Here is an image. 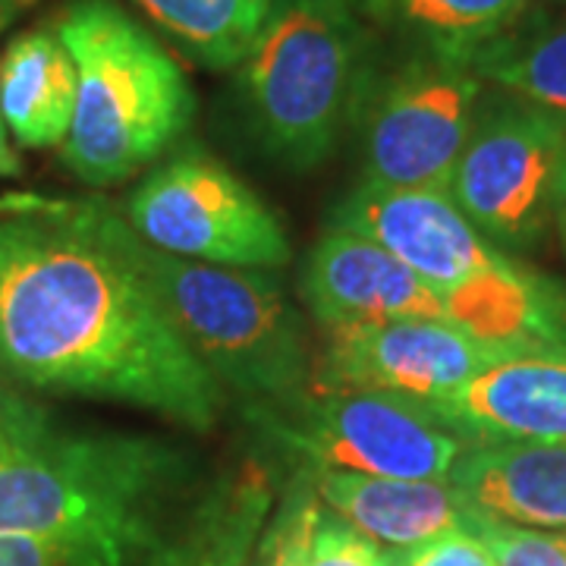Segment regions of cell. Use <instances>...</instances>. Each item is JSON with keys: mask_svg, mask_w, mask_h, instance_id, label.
<instances>
[{"mask_svg": "<svg viewBox=\"0 0 566 566\" xmlns=\"http://www.w3.org/2000/svg\"><path fill=\"white\" fill-rule=\"evenodd\" d=\"M551 3H557V7H566V0H551Z\"/></svg>", "mask_w": 566, "mask_h": 566, "instance_id": "obj_29", "label": "cell"}, {"mask_svg": "<svg viewBox=\"0 0 566 566\" xmlns=\"http://www.w3.org/2000/svg\"><path fill=\"white\" fill-rule=\"evenodd\" d=\"M324 331L327 344L312 387L318 394L385 390L438 403L482 375L488 365L513 359L438 318L340 324Z\"/></svg>", "mask_w": 566, "mask_h": 566, "instance_id": "obj_11", "label": "cell"}, {"mask_svg": "<svg viewBox=\"0 0 566 566\" xmlns=\"http://www.w3.org/2000/svg\"><path fill=\"white\" fill-rule=\"evenodd\" d=\"M472 73L566 123V7L532 3L523 20L469 57Z\"/></svg>", "mask_w": 566, "mask_h": 566, "instance_id": "obj_17", "label": "cell"}, {"mask_svg": "<svg viewBox=\"0 0 566 566\" xmlns=\"http://www.w3.org/2000/svg\"><path fill=\"white\" fill-rule=\"evenodd\" d=\"M76 114V63L54 29H29L0 54V117L22 148H61Z\"/></svg>", "mask_w": 566, "mask_h": 566, "instance_id": "obj_16", "label": "cell"}, {"mask_svg": "<svg viewBox=\"0 0 566 566\" xmlns=\"http://www.w3.org/2000/svg\"><path fill=\"white\" fill-rule=\"evenodd\" d=\"M308 566H394V560H390V551L375 545L353 526H346L331 510H322L315 538H312Z\"/></svg>", "mask_w": 566, "mask_h": 566, "instance_id": "obj_23", "label": "cell"}, {"mask_svg": "<svg viewBox=\"0 0 566 566\" xmlns=\"http://www.w3.org/2000/svg\"><path fill=\"white\" fill-rule=\"evenodd\" d=\"M271 506L274 491L262 465L245 463L233 475L218 479L199 566H249Z\"/></svg>", "mask_w": 566, "mask_h": 566, "instance_id": "obj_20", "label": "cell"}, {"mask_svg": "<svg viewBox=\"0 0 566 566\" xmlns=\"http://www.w3.org/2000/svg\"><path fill=\"white\" fill-rule=\"evenodd\" d=\"M371 22L406 39L412 48L441 51L469 61L526 17L535 0H356Z\"/></svg>", "mask_w": 566, "mask_h": 566, "instance_id": "obj_18", "label": "cell"}, {"mask_svg": "<svg viewBox=\"0 0 566 566\" xmlns=\"http://www.w3.org/2000/svg\"><path fill=\"white\" fill-rule=\"evenodd\" d=\"M129 249L227 397L245 400L249 412H281L312 394L308 331L277 274L180 259L142 243L133 227Z\"/></svg>", "mask_w": 566, "mask_h": 566, "instance_id": "obj_5", "label": "cell"}, {"mask_svg": "<svg viewBox=\"0 0 566 566\" xmlns=\"http://www.w3.org/2000/svg\"><path fill=\"white\" fill-rule=\"evenodd\" d=\"M447 482L494 523L566 528V444H469Z\"/></svg>", "mask_w": 566, "mask_h": 566, "instance_id": "obj_15", "label": "cell"}, {"mask_svg": "<svg viewBox=\"0 0 566 566\" xmlns=\"http://www.w3.org/2000/svg\"><path fill=\"white\" fill-rule=\"evenodd\" d=\"M123 218L142 243L192 262L277 271L293 252L262 196L202 148L155 164L129 192Z\"/></svg>", "mask_w": 566, "mask_h": 566, "instance_id": "obj_9", "label": "cell"}, {"mask_svg": "<svg viewBox=\"0 0 566 566\" xmlns=\"http://www.w3.org/2000/svg\"><path fill=\"white\" fill-rule=\"evenodd\" d=\"M475 532L497 566H566V528H520L472 513Z\"/></svg>", "mask_w": 566, "mask_h": 566, "instance_id": "obj_22", "label": "cell"}, {"mask_svg": "<svg viewBox=\"0 0 566 566\" xmlns=\"http://www.w3.org/2000/svg\"><path fill=\"white\" fill-rule=\"evenodd\" d=\"M390 560L394 566H497L485 542L469 528L447 532L409 551H390Z\"/></svg>", "mask_w": 566, "mask_h": 566, "instance_id": "obj_24", "label": "cell"}, {"mask_svg": "<svg viewBox=\"0 0 566 566\" xmlns=\"http://www.w3.org/2000/svg\"><path fill=\"white\" fill-rule=\"evenodd\" d=\"M566 123L506 92L485 95L447 192L488 243L526 252L554 221Z\"/></svg>", "mask_w": 566, "mask_h": 566, "instance_id": "obj_10", "label": "cell"}, {"mask_svg": "<svg viewBox=\"0 0 566 566\" xmlns=\"http://www.w3.org/2000/svg\"><path fill=\"white\" fill-rule=\"evenodd\" d=\"M324 510L385 551H409L469 528L472 506L447 479H381L356 472H312Z\"/></svg>", "mask_w": 566, "mask_h": 566, "instance_id": "obj_14", "label": "cell"}, {"mask_svg": "<svg viewBox=\"0 0 566 566\" xmlns=\"http://www.w3.org/2000/svg\"><path fill=\"white\" fill-rule=\"evenodd\" d=\"M322 510L315 479L308 469H303L286 485L281 501H274L271 506V516L255 542L249 566H308Z\"/></svg>", "mask_w": 566, "mask_h": 566, "instance_id": "obj_21", "label": "cell"}, {"mask_svg": "<svg viewBox=\"0 0 566 566\" xmlns=\"http://www.w3.org/2000/svg\"><path fill=\"white\" fill-rule=\"evenodd\" d=\"M0 371L192 434L214 431L230 400L133 259L126 218L102 199L0 196Z\"/></svg>", "mask_w": 566, "mask_h": 566, "instance_id": "obj_1", "label": "cell"}, {"mask_svg": "<svg viewBox=\"0 0 566 566\" xmlns=\"http://www.w3.org/2000/svg\"><path fill=\"white\" fill-rule=\"evenodd\" d=\"M305 308L324 327L381 324L397 318L447 322L438 293L397 255L368 237L327 227L312 245L300 277Z\"/></svg>", "mask_w": 566, "mask_h": 566, "instance_id": "obj_12", "label": "cell"}, {"mask_svg": "<svg viewBox=\"0 0 566 566\" xmlns=\"http://www.w3.org/2000/svg\"><path fill=\"white\" fill-rule=\"evenodd\" d=\"M0 566H57L51 551L22 535H0Z\"/></svg>", "mask_w": 566, "mask_h": 566, "instance_id": "obj_25", "label": "cell"}, {"mask_svg": "<svg viewBox=\"0 0 566 566\" xmlns=\"http://www.w3.org/2000/svg\"><path fill=\"white\" fill-rule=\"evenodd\" d=\"M331 227L385 245L438 293L447 322L491 349L566 356V290L488 243L447 189L363 180L334 208Z\"/></svg>", "mask_w": 566, "mask_h": 566, "instance_id": "obj_3", "label": "cell"}, {"mask_svg": "<svg viewBox=\"0 0 566 566\" xmlns=\"http://www.w3.org/2000/svg\"><path fill=\"white\" fill-rule=\"evenodd\" d=\"M22 174V161L17 155V148L10 145V133H7V123L0 117V180H13Z\"/></svg>", "mask_w": 566, "mask_h": 566, "instance_id": "obj_26", "label": "cell"}, {"mask_svg": "<svg viewBox=\"0 0 566 566\" xmlns=\"http://www.w3.org/2000/svg\"><path fill=\"white\" fill-rule=\"evenodd\" d=\"M39 0H0V35L20 20L22 13H29Z\"/></svg>", "mask_w": 566, "mask_h": 566, "instance_id": "obj_27", "label": "cell"}, {"mask_svg": "<svg viewBox=\"0 0 566 566\" xmlns=\"http://www.w3.org/2000/svg\"><path fill=\"white\" fill-rule=\"evenodd\" d=\"M54 32L76 63V114L61 145L76 180H133L182 139L196 92L170 51L114 0H70Z\"/></svg>", "mask_w": 566, "mask_h": 566, "instance_id": "obj_4", "label": "cell"}, {"mask_svg": "<svg viewBox=\"0 0 566 566\" xmlns=\"http://www.w3.org/2000/svg\"><path fill=\"white\" fill-rule=\"evenodd\" d=\"M469 444H566V356H513L428 403Z\"/></svg>", "mask_w": 566, "mask_h": 566, "instance_id": "obj_13", "label": "cell"}, {"mask_svg": "<svg viewBox=\"0 0 566 566\" xmlns=\"http://www.w3.org/2000/svg\"><path fill=\"white\" fill-rule=\"evenodd\" d=\"M196 63L233 70L249 57L274 0H136Z\"/></svg>", "mask_w": 566, "mask_h": 566, "instance_id": "obj_19", "label": "cell"}, {"mask_svg": "<svg viewBox=\"0 0 566 566\" xmlns=\"http://www.w3.org/2000/svg\"><path fill=\"white\" fill-rule=\"evenodd\" d=\"M368 35L356 0H274L243 66L249 123L293 170L324 164L359 104Z\"/></svg>", "mask_w": 566, "mask_h": 566, "instance_id": "obj_6", "label": "cell"}, {"mask_svg": "<svg viewBox=\"0 0 566 566\" xmlns=\"http://www.w3.org/2000/svg\"><path fill=\"white\" fill-rule=\"evenodd\" d=\"M249 419L308 472L450 479L469 447L431 406L385 390H312L290 409H259Z\"/></svg>", "mask_w": 566, "mask_h": 566, "instance_id": "obj_8", "label": "cell"}, {"mask_svg": "<svg viewBox=\"0 0 566 566\" xmlns=\"http://www.w3.org/2000/svg\"><path fill=\"white\" fill-rule=\"evenodd\" d=\"M485 98L469 61L412 48L365 76L353 114L363 180L397 189H447Z\"/></svg>", "mask_w": 566, "mask_h": 566, "instance_id": "obj_7", "label": "cell"}, {"mask_svg": "<svg viewBox=\"0 0 566 566\" xmlns=\"http://www.w3.org/2000/svg\"><path fill=\"white\" fill-rule=\"evenodd\" d=\"M551 227L557 230V240L564 245L566 255V174L560 180V189H557V199H554V221H551Z\"/></svg>", "mask_w": 566, "mask_h": 566, "instance_id": "obj_28", "label": "cell"}, {"mask_svg": "<svg viewBox=\"0 0 566 566\" xmlns=\"http://www.w3.org/2000/svg\"><path fill=\"white\" fill-rule=\"evenodd\" d=\"M214 491L182 447L0 394V535L35 538L57 566H199Z\"/></svg>", "mask_w": 566, "mask_h": 566, "instance_id": "obj_2", "label": "cell"}]
</instances>
